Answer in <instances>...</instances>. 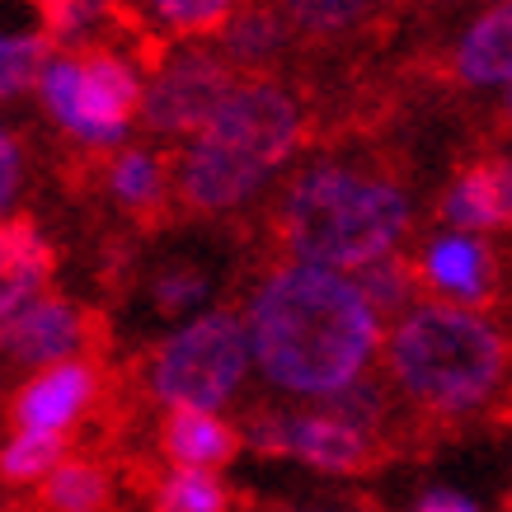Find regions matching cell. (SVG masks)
<instances>
[{"label": "cell", "instance_id": "1", "mask_svg": "<svg viewBox=\"0 0 512 512\" xmlns=\"http://www.w3.org/2000/svg\"><path fill=\"white\" fill-rule=\"evenodd\" d=\"M376 343V311L357 282L329 268H282L254 296L249 348L268 381L306 395H334L353 386Z\"/></svg>", "mask_w": 512, "mask_h": 512}, {"label": "cell", "instance_id": "2", "mask_svg": "<svg viewBox=\"0 0 512 512\" xmlns=\"http://www.w3.org/2000/svg\"><path fill=\"white\" fill-rule=\"evenodd\" d=\"M409 207L390 184L362 179V174L306 170L287 198V240L315 268H372L400 240Z\"/></svg>", "mask_w": 512, "mask_h": 512}, {"label": "cell", "instance_id": "3", "mask_svg": "<svg viewBox=\"0 0 512 512\" xmlns=\"http://www.w3.org/2000/svg\"><path fill=\"white\" fill-rule=\"evenodd\" d=\"M296 141V109L278 85H240L202 127L184 160V193L198 207H231L264 184Z\"/></svg>", "mask_w": 512, "mask_h": 512}, {"label": "cell", "instance_id": "4", "mask_svg": "<svg viewBox=\"0 0 512 512\" xmlns=\"http://www.w3.org/2000/svg\"><path fill=\"white\" fill-rule=\"evenodd\" d=\"M390 367L423 404L470 409L494 390L503 372V339L480 315L456 306H419L404 315L390 339Z\"/></svg>", "mask_w": 512, "mask_h": 512}, {"label": "cell", "instance_id": "5", "mask_svg": "<svg viewBox=\"0 0 512 512\" xmlns=\"http://www.w3.org/2000/svg\"><path fill=\"white\" fill-rule=\"evenodd\" d=\"M249 357V329L235 320L231 311H212L179 329L156 362V390L160 400H170L174 409H202L212 414L245 376Z\"/></svg>", "mask_w": 512, "mask_h": 512}, {"label": "cell", "instance_id": "6", "mask_svg": "<svg viewBox=\"0 0 512 512\" xmlns=\"http://www.w3.org/2000/svg\"><path fill=\"white\" fill-rule=\"evenodd\" d=\"M259 451H292L320 470H362L372 461V437L334 414H254L245 423Z\"/></svg>", "mask_w": 512, "mask_h": 512}, {"label": "cell", "instance_id": "7", "mask_svg": "<svg viewBox=\"0 0 512 512\" xmlns=\"http://www.w3.org/2000/svg\"><path fill=\"white\" fill-rule=\"evenodd\" d=\"M235 94L226 66L202 57V52H188L174 66L160 71V80L146 94V123L160 127V132H193V127H207L221 113V104Z\"/></svg>", "mask_w": 512, "mask_h": 512}, {"label": "cell", "instance_id": "8", "mask_svg": "<svg viewBox=\"0 0 512 512\" xmlns=\"http://www.w3.org/2000/svg\"><path fill=\"white\" fill-rule=\"evenodd\" d=\"M85 66V80H80V113H76V137L85 141H118V132L127 127L132 109H137V76L127 71L118 57L99 52Z\"/></svg>", "mask_w": 512, "mask_h": 512}, {"label": "cell", "instance_id": "9", "mask_svg": "<svg viewBox=\"0 0 512 512\" xmlns=\"http://www.w3.org/2000/svg\"><path fill=\"white\" fill-rule=\"evenodd\" d=\"M0 264H5V292H0V315L5 325L19 320L43 301V282L52 273V249L38 240V226L24 217H10L0 231Z\"/></svg>", "mask_w": 512, "mask_h": 512}, {"label": "cell", "instance_id": "10", "mask_svg": "<svg viewBox=\"0 0 512 512\" xmlns=\"http://www.w3.org/2000/svg\"><path fill=\"white\" fill-rule=\"evenodd\" d=\"M90 390H94L90 367H80V362L47 367L38 381L24 386V395L15 404L24 433H57V428H66L80 414V404L90 400Z\"/></svg>", "mask_w": 512, "mask_h": 512}, {"label": "cell", "instance_id": "11", "mask_svg": "<svg viewBox=\"0 0 512 512\" xmlns=\"http://www.w3.org/2000/svg\"><path fill=\"white\" fill-rule=\"evenodd\" d=\"M80 334H85V325H80V315L66 306V301H38L33 311H24L19 320H10L5 325V348L19 357V362H57V357L76 353ZM62 367V362H57Z\"/></svg>", "mask_w": 512, "mask_h": 512}, {"label": "cell", "instance_id": "12", "mask_svg": "<svg viewBox=\"0 0 512 512\" xmlns=\"http://www.w3.org/2000/svg\"><path fill=\"white\" fill-rule=\"evenodd\" d=\"M165 451L179 461V470H212L235 456V433L217 414L174 409V419L165 423Z\"/></svg>", "mask_w": 512, "mask_h": 512}, {"label": "cell", "instance_id": "13", "mask_svg": "<svg viewBox=\"0 0 512 512\" xmlns=\"http://www.w3.org/2000/svg\"><path fill=\"white\" fill-rule=\"evenodd\" d=\"M461 76L470 85L512 80V5H498L461 38Z\"/></svg>", "mask_w": 512, "mask_h": 512}, {"label": "cell", "instance_id": "14", "mask_svg": "<svg viewBox=\"0 0 512 512\" xmlns=\"http://www.w3.org/2000/svg\"><path fill=\"white\" fill-rule=\"evenodd\" d=\"M423 273L437 282V287H447L456 292L461 301H480L489 292V259H484V249L466 235H442L428 245L423 254Z\"/></svg>", "mask_w": 512, "mask_h": 512}, {"label": "cell", "instance_id": "15", "mask_svg": "<svg viewBox=\"0 0 512 512\" xmlns=\"http://www.w3.org/2000/svg\"><path fill=\"white\" fill-rule=\"evenodd\" d=\"M447 221L461 226V231H484V226H503L512 221V207H508V193H503V174L498 165H480L470 170L461 184L447 193Z\"/></svg>", "mask_w": 512, "mask_h": 512}, {"label": "cell", "instance_id": "16", "mask_svg": "<svg viewBox=\"0 0 512 512\" xmlns=\"http://www.w3.org/2000/svg\"><path fill=\"white\" fill-rule=\"evenodd\" d=\"M43 503L52 512H104L109 484H104L99 466H90V461H66V466H57L47 475Z\"/></svg>", "mask_w": 512, "mask_h": 512}, {"label": "cell", "instance_id": "17", "mask_svg": "<svg viewBox=\"0 0 512 512\" xmlns=\"http://www.w3.org/2000/svg\"><path fill=\"white\" fill-rule=\"evenodd\" d=\"M47 66V38L43 33H10L0 43V90L5 94H24L29 85H43Z\"/></svg>", "mask_w": 512, "mask_h": 512}, {"label": "cell", "instance_id": "18", "mask_svg": "<svg viewBox=\"0 0 512 512\" xmlns=\"http://www.w3.org/2000/svg\"><path fill=\"white\" fill-rule=\"evenodd\" d=\"M160 512H226V489L212 480V470H174Z\"/></svg>", "mask_w": 512, "mask_h": 512}, {"label": "cell", "instance_id": "19", "mask_svg": "<svg viewBox=\"0 0 512 512\" xmlns=\"http://www.w3.org/2000/svg\"><path fill=\"white\" fill-rule=\"evenodd\" d=\"M62 461V433H19L5 447V480H33V475H52Z\"/></svg>", "mask_w": 512, "mask_h": 512}, {"label": "cell", "instance_id": "20", "mask_svg": "<svg viewBox=\"0 0 512 512\" xmlns=\"http://www.w3.org/2000/svg\"><path fill=\"white\" fill-rule=\"evenodd\" d=\"M80 80H85V66L71 62V57H57V62L47 66V76H43L47 113H57L66 127H76V113H80Z\"/></svg>", "mask_w": 512, "mask_h": 512}, {"label": "cell", "instance_id": "21", "mask_svg": "<svg viewBox=\"0 0 512 512\" xmlns=\"http://www.w3.org/2000/svg\"><path fill=\"white\" fill-rule=\"evenodd\" d=\"M113 188H118V198H127V202H151L160 193L156 160L141 156V151H127V156L113 165Z\"/></svg>", "mask_w": 512, "mask_h": 512}, {"label": "cell", "instance_id": "22", "mask_svg": "<svg viewBox=\"0 0 512 512\" xmlns=\"http://www.w3.org/2000/svg\"><path fill=\"white\" fill-rule=\"evenodd\" d=\"M357 292L372 301V311H386V306H400L404 296H409V278H404V268L395 259H381V264L362 268Z\"/></svg>", "mask_w": 512, "mask_h": 512}, {"label": "cell", "instance_id": "23", "mask_svg": "<svg viewBox=\"0 0 512 512\" xmlns=\"http://www.w3.org/2000/svg\"><path fill=\"white\" fill-rule=\"evenodd\" d=\"M329 400V414L343 423H357V428H367V423L381 414V395H376L367 381H353V386L334 390V395H325Z\"/></svg>", "mask_w": 512, "mask_h": 512}, {"label": "cell", "instance_id": "24", "mask_svg": "<svg viewBox=\"0 0 512 512\" xmlns=\"http://www.w3.org/2000/svg\"><path fill=\"white\" fill-rule=\"evenodd\" d=\"M165 24H174V29H212V24H221V19L231 15L221 0H170V5H160L156 10Z\"/></svg>", "mask_w": 512, "mask_h": 512}, {"label": "cell", "instance_id": "25", "mask_svg": "<svg viewBox=\"0 0 512 512\" xmlns=\"http://www.w3.org/2000/svg\"><path fill=\"white\" fill-rule=\"evenodd\" d=\"M202 296H207V278H198V273H165L160 287H156V301L170 315L202 306Z\"/></svg>", "mask_w": 512, "mask_h": 512}, {"label": "cell", "instance_id": "26", "mask_svg": "<svg viewBox=\"0 0 512 512\" xmlns=\"http://www.w3.org/2000/svg\"><path fill=\"white\" fill-rule=\"evenodd\" d=\"M273 43H278V24H273L268 15H245L231 29L235 57H240V52H245V57H259V52H268Z\"/></svg>", "mask_w": 512, "mask_h": 512}, {"label": "cell", "instance_id": "27", "mask_svg": "<svg viewBox=\"0 0 512 512\" xmlns=\"http://www.w3.org/2000/svg\"><path fill=\"white\" fill-rule=\"evenodd\" d=\"M94 5H47L43 19H47V29L52 33H80V29H90L94 24Z\"/></svg>", "mask_w": 512, "mask_h": 512}, {"label": "cell", "instance_id": "28", "mask_svg": "<svg viewBox=\"0 0 512 512\" xmlns=\"http://www.w3.org/2000/svg\"><path fill=\"white\" fill-rule=\"evenodd\" d=\"M296 15L306 19L311 29H339V24H353L357 5H301Z\"/></svg>", "mask_w": 512, "mask_h": 512}, {"label": "cell", "instance_id": "29", "mask_svg": "<svg viewBox=\"0 0 512 512\" xmlns=\"http://www.w3.org/2000/svg\"><path fill=\"white\" fill-rule=\"evenodd\" d=\"M15 184H19V151L15 141L5 137L0 141V193H5V202L15 198Z\"/></svg>", "mask_w": 512, "mask_h": 512}, {"label": "cell", "instance_id": "30", "mask_svg": "<svg viewBox=\"0 0 512 512\" xmlns=\"http://www.w3.org/2000/svg\"><path fill=\"white\" fill-rule=\"evenodd\" d=\"M419 512H475V503L461 494H428L419 503Z\"/></svg>", "mask_w": 512, "mask_h": 512}, {"label": "cell", "instance_id": "31", "mask_svg": "<svg viewBox=\"0 0 512 512\" xmlns=\"http://www.w3.org/2000/svg\"><path fill=\"white\" fill-rule=\"evenodd\" d=\"M508 113H512V99H508Z\"/></svg>", "mask_w": 512, "mask_h": 512}]
</instances>
